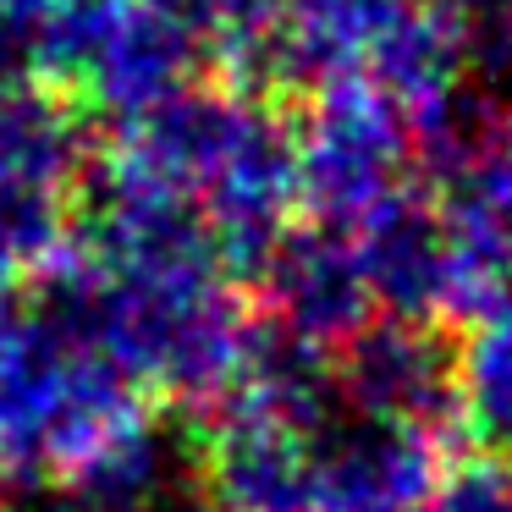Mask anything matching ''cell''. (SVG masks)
Returning a JSON list of instances; mask_svg holds the SVG:
<instances>
[{
    "mask_svg": "<svg viewBox=\"0 0 512 512\" xmlns=\"http://www.w3.org/2000/svg\"><path fill=\"white\" fill-rule=\"evenodd\" d=\"M463 397L479 430L496 446H512V303L479 325L463 364Z\"/></svg>",
    "mask_w": 512,
    "mask_h": 512,
    "instance_id": "6da1fadb",
    "label": "cell"
},
{
    "mask_svg": "<svg viewBox=\"0 0 512 512\" xmlns=\"http://www.w3.org/2000/svg\"><path fill=\"white\" fill-rule=\"evenodd\" d=\"M424 512H512V463L507 457H485L457 474L424 501Z\"/></svg>",
    "mask_w": 512,
    "mask_h": 512,
    "instance_id": "7a4b0ae2",
    "label": "cell"
}]
</instances>
